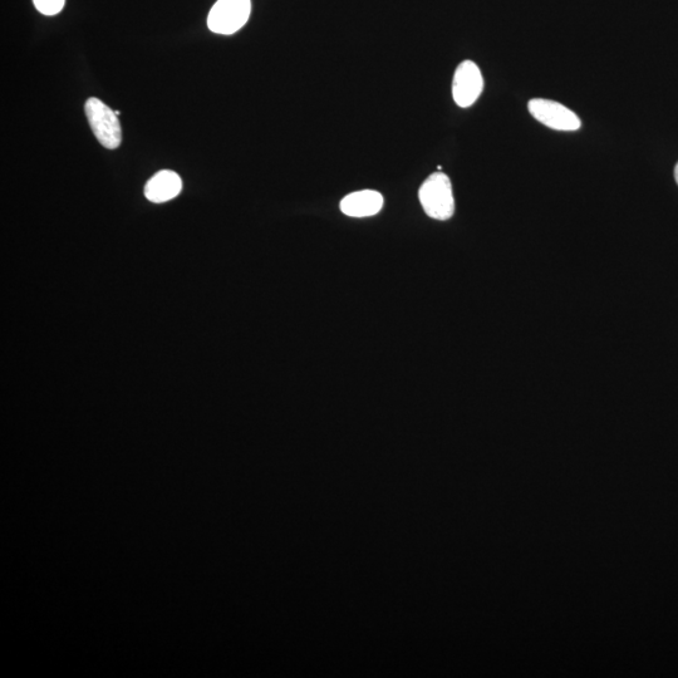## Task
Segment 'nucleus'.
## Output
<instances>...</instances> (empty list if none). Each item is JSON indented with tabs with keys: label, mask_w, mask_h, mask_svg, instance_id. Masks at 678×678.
Listing matches in <instances>:
<instances>
[{
	"label": "nucleus",
	"mask_w": 678,
	"mask_h": 678,
	"mask_svg": "<svg viewBox=\"0 0 678 678\" xmlns=\"http://www.w3.org/2000/svg\"><path fill=\"white\" fill-rule=\"evenodd\" d=\"M419 199L425 213L435 220H449L455 213V200L449 176L435 173L422 184Z\"/></svg>",
	"instance_id": "nucleus-1"
},
{
	"label": "nucleus",
	"mask_w": 678,
	"mask_h": 678,
	"mask_svg": "<svg viewBox=\"0 0 678 678\" xmlns=\"http://www.w3.org/2000/svg\"><path fill=\"white\" fill-rule=\"evenodd\" d=\"M183 189V181L174 171L162 170L152 176L145 186V196L151 203H166L176 198Z\"/></svg>",
	"instance_id": "nucleus-6"
},
{
	"label": "nucleus",
	"mask_w": 678,
	"mask_h": 678,
	"mask_svg": "<svg viewBox=\"0 0 678 678\" xmlns=\"http://www.w3.org/2000/svg\"><path fill=\"white\" fill-rule=\"evenodd\" d=\"M383 196L375 190H362L347 195L341 201L342 213L351 218H367L380 213Z\"/></svg>",
	"instance_id": "nucleus-7"
},
{
	"label": "nucleus",
	"mask_w": 678,
	"mask_h": 678,
	"mask_svg": "<svg viewBox=\"0 0 678 678\" xmlns=\"http://www.w3.org/2000/svg\"><path fill=\"white\" fill-rule=\"evenodd\" d=\"M85 111L93 135L96 136L98 142L105 149H119L122 132L116 111H112L110 107L95 97L86 102Z\"/></svg>",
	"instance_id": "nucleus-2"
},
{
	"label": "nucleus",
	"mask_w": 678,
	"mask_h": 678,
	"mask_svg": "<svg viewBox=\"0 0 678 678\" xmlns=\"http://www.w3.org/2000/svg\"><path fill=\"white\" fill-rule=\"evenodd\" d=\"M66 0H33L34 7L44 16H56L65 7Z\"/></svg>",
	"instance_id": "nucleus-8"
},
{
	"label": "nucleus",
	"mask_w": 678,
	"mask_h": 678,
	"mask_svg": "<svg viewBox=\"0 0 678 678\" xmlns=\"http://www.w3.org/2000/svg\"><path fill=\"white\" fill-rule=\"evenodd\" d=\"M675 179H676L677 184H678V164L676 165V169H675Z\"/></svg>",
	"instance_id": "nucleus-9"
},
{
	"label": "nucleus",
	"mask_w": 678,
	"mask_h": 678,
	"mask_svg": "<svg viewBox=\"0 0 678 678\" xmlns=\"http://www.w3.org/2000/svg\"><path fill=\"white\" fill-rule=\"evenodd\" d=\"M528 110L535 120L552 130L571 132L582 127L576 113L559 102L534 98L528 103Z\"/></svg>",
	"instance_id": "nucleus-4"
},
{
	"label": "nucleus",
	"mask_w": 678,
	"mask_h": 678,
	"mask_svg": "<svg viewBox=\"0 0 678 678\" xmlns=\"http://www.w3.org/2000/svg\"><path fill=\"white\" fill-rule=\"evenodd\" d=\"M250 12V0H218L209 13L208 27L211 32L230 36L245 26Z\"/></svg>",
	"instance_id": "nucleus-3"
},
{
	"label": "nucleus",
	"mask_w": 678,
	"mask_h": 678,
	"mask_svg": "<svg viewBox=\"0 0 678 678\" xmlns=\"http://www.w3.org/2000/svg\"><path fill=\"white\" fill-rule=\"evenodd\" d=\"M484 90V78L480 68L473 61H464L456 68L452 81V97L456 105L473 106Z\"/></svg>",
	"instance_id": "nucleus-5"
}]
</instances>
